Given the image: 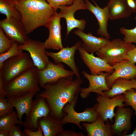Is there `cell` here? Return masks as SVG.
Listing matches in <instances>:
<instances>
[{
    "instance_id": "obj_1",
    "label": "cell",
    "mask_w": 136,
    "mask_h": 136,
    "mask_svg": "<svg viewBox=\"0 0 136 136\" xmlns=\"http://www.w3.org/2000/svg\"><path fill=\"white\" fill-rule=\"evenodd\" d=\"M83 82L80 78H62L45 84L42 88L44 90L37 93L36 97L45 99L50 108V114L61 120L64 115V107L78 98Z\"/></svg>"
},
{
    "instance_id": "obj_2",
    "label": "cell",
    "mask_w": 136,
    "mask_h": 136,
    "mask_svg": "<svg viewBox=\"0 0 136 136\" xmlns=\"http://www.w3.org/2000/svg\"><path fill=\"white\" fill-rule=\"evenodd\" d=\"M14 2L21 14V20L27 35L39 27H46L57 12L46 0H20Z\"/></svg>"
},
{
    "instance_id": "obj_3",
    "label": "cell",
    "mask_w": 136,
    "mask_h": 136,
    "mask_svg": "<svg viewBox=\"0 0 136 136\" xmlns=\"http://www.w3.org/2000/svg\"><path fill=\"white\" fill-rule=\"evenodd\" d=\"M38 70L35 66L5 84L6 97L17 96L30 91L39 92L40 89Z\"/></svg>"
},
{
    "instance_id": "obj_4",
    "label": "cell",
    "mask_w": 136,
    "mask_h": 136,
    "mask_svg": "<svg viewBox=\"0 0 136 136\" xmlns=\"http://www.w3.org/2000/svg\"><path fill=\"white\" fill-rule=\"evenodd\" d=\"M135 46L120 39H115L110 41L96 53L98 57L104 60L112 66L127 59L128 52Z\"/></svg>"
},
{
    "instance_id": "obj_5",
    "label": "cell",
    "mask_w": 136,
    "mask_h": 136,
    "mask_svg": "<svg viewBox=\"0 0 136 136\" xmlns=\"http://www.w3.org/2000/svg\"><path fill=\"white\" fill-rule=\"evenodd\" d=\"M34 66L29 54L23 53L6 60L0 69V74L5 84L15 77Z\"/></svg>"
},
{
    "instance_id": "obj_6",
    "label": "cell",
    "mask_w": 136,
    "mask_h": 136,
    "mask_svg": "<svg viewBox=\"0 0 136 136\" xmlns=\"http://www.w3.org/2000/svg\"><path fill=\"white\" fill-rule=\"evenodd\" d=\"M78 98L72 102L66 104L64 107L63 111L66 113L61 120L63 124L68 123H72L76 125L80 129L86 132L80 125L81 122H86L92 123L95 122L98 116L95 105L92 108L86 109L83 112L80 113L76 111L74 108Z\"/></svg>"
},
{
    "instance_id": "obj_7",
    "label": "cell",
    "mask_w": 136,
    "mask_h": 136,
    "mask_svg": "<svg viewBox=\"0 0 136 136\" xmlns=\"http://www.w3.org/2000/svg\"><path fill=\"white\" fill-rule=\"evenodd\" d=\"M58 13L61 18H64L66 21L67 27L66 36L67 37L72 30L77 28L83 31L86 24L84 19L78 20L74 16L75 13L78 10H86L85 0H75L70 6L61 5L59 8Z\"/></svg>"
},
{
    "instance_id": "obj_8",
    "label": "cell",
    "mask_w": 136,
    "mask_h": 136,
    "mask_svg": "<svg viewBox=\"0 0 136 136\" xmlns=\"http://www.w3.org/2000/svg\"><path fill=\"white\" fill-rule=\"evenodd\" d=\"M97 95L96 98L97 103L95 105L98 116L104 122L108 119L112 122L115 116L114 110L115 107L126 106L124 103V99L123 95L118 94L112 98L105 95Z\"/></svg>"
},
{
    "instance_id": "obj_9",
    "label": "cell",
    "mask_w": 136,
    "mask_h": 136,
    "mask_svg": "<svg viewBox=\"0 0 136 136\" xmlns=\"http://www.w3.org/2000/svg\"><path fill=\"white\" fill-rule=\"evenodd\" d=\"M19 49L29 52L34 65L38 70L45 69L49 61L48 56L45 53L44 43L28 39L23 44H19Z\"/></svg>"
},
{
    "instance_id": "obj_10",
    "label": "cell",
    "mask_w": 136,
    "mask_h": 136,
    "mask_svg": "<svg viewBox=\"0 0 136 136\" xmlns=\"http://www.w3.org/2000/svg\"><path fill=\"white\" fill-rule=\"evenodd\" d=\"M51 110L47 101L41 97H37L33 100L31 109L26 116L22 126L25 129L36 131L38 130L39 120L50 113Z\"/></svg>"
},
{
    "instance_id": "obj_11",
    "label": "cell",
    "mask_w": 136,
    "mask_h": 136,
    "mask_svg": "<svg viewBox=\"0 0 136 136\" xmlns=\"http://www.w3.org/2000/svg\"><path fill=\"white\" fill-rule=\"evenodd\" d=\"M38 75L40 86L43 88L47 83L60 78L73 77L75 74L72 71L66 69L61 63L56 64L49 61L45 69L38 70Z\"/></svg>"
},
{
    "instance_id": "obj_12",
    "label": "cell",
    "mask_w": 136,
    "mask_h": 136,
    "mask_svg": "<svg viewBox=\"0 0 136 136\" xmlns=\"http://www.w3.org/2000/svg\"><path fill=\"white\" fill-rule=\"evenodd\" d=\"M0 27L9 39L19 44H24L29 38L20 19L12 17L6 18L0 20Z\"/></svg>"
},
{
    "instance_id": "obj_13",
    "label": "cell",
    "mask_w": 136,
    "mask_h": 136,
    "mask_svg": "<svg viewBox=\"0 0 136 136\" xmlns=\"http://www.w3.org/2000/svg\"><path fill=\"white\" fill-rule=\"evenodd\" d=\"M82 44L81 42L78 41L73 46L63 47L57 52L46 51L45 53L53 60L55 64L63 63L66 64L74 72L77 78H80L79 71L75 63L74 56L76 51L82 47Z\"/></svg>"
},
{
    "instance_id": "obj_14",
    "label": "cell",
    "mask_w": 136,
    "mask_h": 136,
    "mask_svg": "<svg viewBox=\"0 0 136 136\" xmlns=\"http://www.w3.org/2000/svg\"><path fill=\"white\" fill-rule=\"evenodd\" d=\"M82 73L88 80L89 83L88 87L81 89L80 94L82 98L87 97L91 92L105 95L104 91H109L110 89L107 85L106 78L111 73L102 72L98 75H92L85 71H83Z\"/></svg>"
},
{
    "instance_id": "obj_15",
    "label": "cell",
    "mask_w": 136,
    "mask_h": 136,
    "mask_svg": "<svg viewBox=\"0 0 136 136\" xmlns=\"http://www.w3.org/2000/svg\"><path fill=\"white\" fill-rule=\"evenodd\" d=\"M124 107H117L114 117L115 122L111 125L113 135L125 136L131 128V119L133 111Z\"/></svg>"
},
{
    "instance_id": "obj_16",
    "label": "cell",
    "mask_w": 136,
    "mask_h": 136,
    "mask_svg": "<svg viewBox=\"0 0 136 136\" xmlns=\"http://www.w3.org/2000/svg\"><path fill=\"white\" fill-rule=\"evenodd\" d=\"M78 50L81 58L89 69L91 75H97L104 72L111 74L114 72L112 66L104 60L95 56L93 53H89L82 47Z\"/></svg>"
},
{
    "instance_id": "obj_17",
    "label": "cell",
    "mask_w": 136,
    "mask_h": 136,
    "mask_svg": "<svg viewBox=\"0 0 136 136\" xmlns=\"http://www.w3.org/2000/svg\"><path fill=\"white\" fill-rule=\"evenodd\" d=\"M61 18L56 12L46 26L49 32L48 37L44 42L46 49L60 50L63 47L61 33Z\"/></svg>"
},
{
    "instance_id": "obj_18",
    "label": "cell",
    "mask_w": 136,
    "mask_h": 136,
    "mask_svg": "<svg viewBox=\"0 0 136 136\" xmlns=\"http://www.w3.org/2000/svg\"><path fill=\"white\" fill-rule=\"evenodd\" d=\"M92 0L95 5L88 0H85V1L86 10L93 14L97 20L98 28L97 31V33L100 36L109 39L111 36L108 31V27L110 17L108 8L106 6L102 8L94 0Z\"/></svg>"
},
{
    "instance_id": "obj_19",
    "label": "cell",
    "mask_w": 136,
    "mask_h": 136,
    "mask_svg": "<svg viewBox=\"0 0 136 136\" xmlns=\"http://www.w3.org/2000/svg\"><path fill=\"white\" fill-rule=\"evenodd\" d=\"M38 93L37 91H30L6 98V101L16 109L20 121V125L22 126V116L24 114L27 115L30 111L32 105L33 98Z\"/></svg>"
},
{
    "instance_id": "obj_20",
    "label": "cell",
    "mask_w": 136,
    "mask_h": 136,
    "mask_svg": "<svg viewBox=\"0 0 136 136\" xmlns=\"http://www.w3.org/2000/svg\"><path fill=\"white\" fill-rule=\"evenodd\" d=\"M112 66L114 72L106 78L107 85L110 89L113 82L117 79L130 80L136 76V65L132 64L127 59H124Z\"/></svg>"
},
{
    "instance_id": "obj_21",
    "label": "cell",
    "mask_w": 136,
    "mask_h": 136,
    "mask_svg": "<svg viewBox=\"0 0 136 136\" xmlns=\"http://www.w3.org/2000/svg\"><path fill=\"white\" fill-rule=\"evenodd\" d=\"M73 32L81 39L83 42L82 47L90 54L96 52L110 41L103 37H95L90 32L86 33L78 29Z\"/></svg>"
},
{
    "instance_id": "obj_22",
    "label": "cell",
    "mask_w": 136,
    "mask_h": 136,
    "mask_svg": "<svg viewBox=\"0 0 136 136\" xmlns=\"http://www.w3.org/2000/svg\"><path fill=\"white\" fill-rule=\"evenodd\" d=\"M38 123L42 128L44 136H59L64 130L61 119L53 117L50 113L40 118Z\"/></svg>"
},
{
    "instance_id": "obj_23",
    "label": "cell",
    "mask_w": 136,
    "mask_h": 136,
    "mask_svg": "<svg viewBox=\"0 0 136 136\" xmlns=\"http://www.w3.org/2000/svg\"><path fill=\"white\" fill-rule=\"evenodd\" d=\"M105 124L98 116L96 120L92 123H82V124L88 136H112L113 135L111 125L108 120Z\"/></svg>"
},
{
    "instance_id": "obj_24",
    "label": "cell",
    "mask_w": 136,
    "mask_h": 136,
    "mask_svg": "<svg viewBox=\"0 0 136 136\" xmlns=\"http://www.w3.org/2000/svg\"><path fill=\"white\" fill-rule=\"evenodd\" d=\"M106 6L109 13L110 20L127 18L132 13L125 0H109Z\"/></svg>"
},
{
    "instance_id": "obj_25",
    "label": "cell",
    "mask_w": 136,
    "mask_h": 136,
    "mask_svg": "<svg viewBox=\"0 0 136 136\" xmlns=\"http://www.w3.org/2000/svg\"><path fill=\"white\" fill-rule=\"evenodd\" d=\"M136 89V79L127 80L119 78L115 80L112 84L110 90L104 91L105 95L110 98L119 94H123L127 90Z\"/></svg>"
},
{
    "instance_id": "obj_26",
    "label": "cell",
    "mask_w": 136,
    "mask_h": 136,
    "mask_svg": "<svg viewBox=\"0 0 136 136\" xmlns=\"http://www.w3.org/2000/svg\"><path fill=\"white\" fill-rule=\"evenodd\" d=\"M0 13L7 18L14 17L21 19V14L12 0H0Z\"/></svg>"
},
{
    "instance_id": "obj_27",
    "label": "cell",
    "mask_w": 136,
    "mask_h": 136,
    "mask_svg": "<svg viewBox=\"0 0 136 136\" xmlns=\"http://www.w3.org/2000/svg\"><path fill=\"white\" fill-rule=\"evenodd\" d=\"M19 124L18 116L15 111L0 117V130L8 129L14 125Z\"/></svg>"
},
{
    "instance_id": "obj_28",
    "label": "cell",
    "mask_w": 136,
    "mask_h": 136,
    "mask_svg": "<svg viewBox=\"0 0 136 136\" xmlns=\"http://www.w3.org/2000/svg\"><path fill=\"white\" fill-rule=\"evenodd\" d=\"M19 44L14 42L11 48L6 52L0 54V69L2 66L3 63L6 60L11 58L19 55L23 54V51L18 48Z\"/></svg>"
},
{
    "instance_id": "obj_29",
    "label": "cell",
    "mask_w": 136,
    "mask_h": 136,
    "mask_svg": "<svg viewBox=\"0 0 136 136\" xmlns=\"http://www.w3.org/2000/svg\"><path fill=\"white\" fill-rule=\"evenodd\" d=\"M136 21V16L135 17ZM120 32L124 36L123 40L126 42L136 44V26L133 28L128 29L123 27L120 28Z\"/></svg>"
},
{
    "instance_id": "obj_30",
    "label": "cell",
    "mask_w": 136,
    "mask_h": 136,
    "mask_svg": "<svg viewBox=\"0 0 136 136\" xmlns=\"http://www.w3.org/2000/svg\"><path fill=\"white\" fill-rule=\"evenodd\" d=\"M14 42L9 39L0 27V54L4 53L9 49Z\"/></svg>"
},
{
    "instance_id": "obj_31",
    "label": "cell",
    "mask_w": 136,
    "mask_h": 136,
    "mask_svg": "<svg viewBox=\"0 0 136 136\" xmlns=\"http://www.w3.org/2000/svg\"><path fill=\"white\" fill-rule=\"evenodd\" d=\"M124 103L126 106H130L135 111L136 115V91L132 89L127 90L123 94Z\"/></svg>"
},
{
    "instance_id": "obj_32",
    "label": "cell",
    "mask_w": 136,
    "mask_h": 136,
    "mask_svg": "<svg viewBox=\"0 0 136 136\" xmlns=\"http://www.w3.org/2000/svg\"><path fill=\"white\" fill-rule=\"evenodd\" d=\"M13 108L6 101V97L0 98V117L13 112Z\"/></svg>"
},
{
    "instance_id": "obj_33",
    "label": "cell",
    "mask_w": 136,
    "mask_h": 136,
    "mask_svg": "<svg viewBox=\"0 0 136 136\" xmlns=\"http://www.w3.org/2000/svg\"><path fill=\"white\" fill-rule=\"evenodd\" d=\"M50 6L57 11L61 5L70 6L72 5L75 0H46Z\"/></svg>"
},
{
    "instance_id": "obj_34",
    "label": "cell",
    "mask_w": 136,
    "mask_h": 136,
    "mask_svg": "<svg viewBox=\"0 0 136 136\" xmlns=\"http://www.w3.org/2000/svg\"><path fill=\"white\" fill-rule=\"evenodd\" d=\"M9 136H26L24 131L21 130L19 126L14 125L8 129Z\"/></svg>"
},
{
    "instance_id": "obj_35",
    "label": "cell",
    "mask_w": 136,
    "mask_h": 136,
    "mask_svg": "<svg viewBox=\"0 0 136 136\" xmlns=\"http://www.w3.org/2000/svg\"><path fill=\"white\" fill-rule=\"evenodd\" d=\"M127 59L133 65L136 63V46L128 51L127 54Z\"/></svg>"
},
{
    "instance_id": "obj_36",
    "label": "cell",
    "mask_w": 136,
    "mask_h": 136,
    "mask_svg": "<svg viewBox=\"0 0 136 136\" xmlns=\"http://www.w3.org/2000/svg\"><path fill=\"white\" fill-rule=\"evenodd\" d=\"M23 131L26 136H43V131L41 126L39 125L38 129L33 131L29 129H25Z\"/></svg>"
},
{
    "instance_id": "obj_37",
    "label": "cell",
    "mask_w": 136,
    "mask_h": 136,
    "mask_svg": "<svg viewBox=\"0 0 136 136\" xmlns=\"http://www.w3.org/2000/svg\"><path fill=\"white\" fill-rule=\"evenodd\" d=\"M60 136H84L85 135L82 132H77L69 130H63L60 134Z\"/></svg>"
},
{
    "instance_id": "obj_38",
    "label": "cell",
    "mask_w": 136,
    "mask_h": 136,
    "mask_svg": "<svg viewBox=\"0 0 136 136\" xmlns=\"http://www.w3.org/2000/svg\"><path fill=\"white\" fill-rule=\"evenodd\" d=\"M5 84L1 75L0 74V98L6 97Z\"/></svg>"
},
{
    "instance_id": "obj_39",
    "label": "cell",
    "mask_w": 136,
    "mask_h": 136,
    "mask_svg": "<svg viewBox=\"0 0 136 136\" xmlns=\"http://www.w3.org/2000/svg\"><path fill=\"white\" fill-rule=\"evenodd\" d=\"M132 13H136V0H125Z\"/></svg>"
},
{
    "instance_id": "obj_40",
    "label": "cell",
    "mask_w": 136,
    "mask_h": 136,
    "mask_svg": "<svg viewBox=\"0 0 136 136\" xmlns=\"http://www.w3.org/2000/svg\"><path fill=\"white\" fill-rule=\"evenodd\" d=\"M8 129H4L0 130V136H9Z\"/></svg>"
},
{
    "instance_id": "obj_41",
    "label": "cell",
    "mask_w": 136,
    "mask_h": 136,
    "mask_svg": "<svg viewBox=\"0 0 136 136\" xmlns=\"http://www.w3.org/2000/svg\"><path fill=\"white\" fill-rule=\"evenodd\" d=\"M126 136H136V127L135 128L132 133L128 134H126Z\"/></svg>"
},
{
    "instance_id": "obj_42",
    "label": "cell",
    "mask_w": 136,
    "mask_h": 136,
    "mask_svg": "<svg viewBox=\"0 0 136 136\" xmlns=\"http://www.w3.org/2000/svg\"><path fill=\"white\" fill-rule=\"evenodd\" d=\"M12 0L14 2H16V1H18L20 0Z\"/></svg>"
},
{
    "instance_id": "obj_43",
    "label": "cell",
    "mask_w": 136,
    "mask_h": 136,
    "mask_svg": "<svg viewBox=\"0 0 136 136\" xmlns=\"http://www.w3.org/2000/svg\"><path fill=\"white\" fill-rule=\"evenodd\" d=\"M135 78H136V76L135 77Z\"/></svg>"
}]
</instances>
